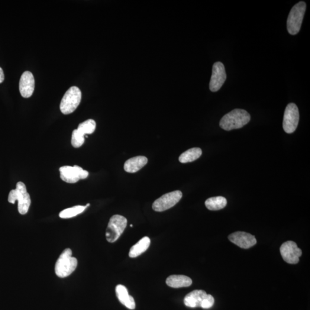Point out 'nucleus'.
<instances>
[{
    "instance_id": "obj_1",
    "label": "nucleus",
    "mask_w": 310,
    "mask_h": 310,
    "mask_svg": "<svg viewBox=\"0 0 310 310\" xmlns=\"http://www.w3.org/2000/svg\"><path fill=\"white\" fill-rule=\"evenodd\" d=\"M251 120V116L244 109H236L225 115L221 119L219 126L227 131L243 128Z\"/></svg>"
},
{
    "instance_id": "obj_2",
    "label": "nucleus",
    "mask_w": 310,
    "mask_h": 310,
    "mask_svg": "<svg viewBox=\"0 0 310 310\" xmlns=\"http://www.w3.org/2000/svg\"><path fill=\"white\" fill-rule=\"evenodd\" d=\"M78 260L72 256V251L70 248L63 251L57 261L55 272L57 276L64 278L70 275L77 267Z\"/></svg>"
},
{
    "instance_id": "obj_3",
    "label": "nucleus",
    "mask_w": 310,
    "mask_h": 310,
    "mask_svg": "<svg viewBox=\"0 0 310 310\" xmlns=\"http://www.w3.org/2000/svg\"><path fill=\"white\" fill-rule=\"evenodd\" d=\"M306 9V3L300 1L293 6L291 10L287 22V30L290 35H295L299 33Z\"/></svg>"
},
{
    "instance_id": "obj_4",
    "label": "nucleus",
    "mask_w": 310,
    "mask_h": 310,
    "mask_svg": "<svg viewBox=\"0 0 310 310\" xmlns=\"http://www.w3.org/2000/svg\"><path fill=\"white\" fill-rule=\"evenodd\" d=\"M82 93L77 86H72L67 90L61 101L60 109L64 115L72 114L81 101Z\"/></svg>"
},
{
    "instance_id": "obj_5",
    "label": "nucleus",
    "mask_w": 310,
    "mask_h": 310,
    "mask_svg": "<svg viewBox=\"0 0 310 310\" xmlns=\"http://www.w3.org/2000/svg\"><path fill=\"white\" fill-rule=\"evenodd\" d=\"M127 219L124 216L116 214L110 219L106 231V238L110 243L117 241L127 226Z\"/></svg>"
},
{
    "instance_id": "obj_6",
    "label": "nucleus",
    "mask_w": 310,
    "mask_h": 310,
    "mask_svg": "<svg viewBox=\"0 0 310 310\" xmlns=\"http://www.w3.org/2000/svg\"><path fill=\"white\" fill-rule=\"evenodd\" d=\"M96 122L94 119H89L78 125L77 129L72 133V144L74 148H79L85 143V135L92 134L95 131Z\"/></svg>"
},
{
    "instance_id": "obj_7",
    "label": "nucleus",
    "mask_w": 310,
    "mask_h": 310,
    "mask_svg": "<svg viewBox=\"0 0 310 310\" xmlns=\"http://www.w3.org/2000/svg\"><path fill=\"white\" fill-rule=\"evenodd\" d=\"M299 112L298 106L294 103H290L284 112L283 127L287 134H292L296 131L299 124Z\"/></svg>"
},
{
    "instance_id": "obj_8",
    "label": "nucleus",
    "mask_w": 310,
    "mask_h": 310,
    "mask_svg": "<svg viewBox=\"0 0 310 310\" xmlns=\"http://www.w3.org/2000/svg\"><path fill=\"white\" fill-rule=\"evenodd\" d=\"M182 193L179 190L166 194L155 201L153 205L154 211L162 212L173 208L182 198Z\"/></svg>"
},
{
    "instance_id": "obj_9",
    "label": "nucleus",
    "mask_w": 310,
    "mask_h": 310,
    "mask_svg": "<svg viewBox=\"0 0 310 310\" xmlns=\"http://www.w3.org/2000/svg\"><path fill=\"white\" fill-rule=\"evenodd\" d=\"M59 172L61 179L68 183H76L89 176L88 171L78 166L61 167Z\"/></svg>"
},
{
    "instance_id": "obj_10",
    "label": "nucleus",
    "mask_w": 310,
    "mask_h": 310,
    "mask_svg": "<svg viewBox=\"0 0 310 310\" xmlns=\"http://www.w3.org/2000/svg\"><path fill=\"white\" fill-rule=\"evenodd\" d=\"M280 251L283 260L290 264L298 263L299 257L302 254V250L298 248L295 242L292 241L284 243L280 248Z\"/></svg>"
},
{
    "instance_id": "obj_11",
    "label": "nucleus",
    "mask_w": 310,
    "mask_h": 310,
    "mask_svg": "<svg viewBox=\"0 0 310 310\" xmlns=\"http://www.w3.org/2000/svg\"><path fill=\"white\" fill-rule=\"evenodd\" d=\"M227 79V74L224 64L220 62L213 64L212 75L209 88L212 92L218 91Z\"/></svg>"
},
{
    "instance_id": "obj_12",
    "label": "nucleus",
    "mask_w": 310,
    "mask_h": 310,
    "mask_svg": "<svg viewBox=\"0 0 310 310\" xmlns=\"http://www.w3.org/2000/svg\"><path fill=\"white\" fill-rule=\"evenodd\" d=\"M16 199L18 201V211L21 215L27 214L31 203L30 195L24 183L19 182L16 185Z\"/></svg>"
},
{
    "instance_id": "obj_13",
    "label": "nucleus",
    "mask_w": 310,
    "mask_h": 310,
    "mask_svg": "<svg viewBox=\"0 0 310 310\" xmlns=\"http://www.w3.org/2000/svg\"><path fill=\"white\" fill-rule=\"evenodd\" d=\"M229 241L243 249H249L257 243L256 237L248 232H236L229 235Z\"/></svg>"
},
{
    "instance_id": "obj_14",
    "label": "nucleus",
    "mask_w": 310,
    "mask_h": 310,
    "mask_svg": "<svg viewBox=\"0 0 310 310\" xmlns=\"http://www.w3.org/2000/svg\"><path fill=\"white\" fill-rule=\"evenodd\" d=\"M35 89V79L33 74L30 72H25L22 74L19 90L22 97L28 98L33 95Z\"/></svg>"
},
{
    "instance_id": "obj_15",
    "label": "nucleus",
    "mask_w": 310,
    "mask_h": 310,
    "mask_svg": "<svg viewBox=\"0 0 310 310\" xmlns=\"http://www.w3.org/2000/svg\"><path fill=\"white\" fill-rule=\"evenodd\" d=\"M207 293L203 290H194L187 294L184 299V303L190 308H201L203 300Z\"/></svg>"
},
{
    "instance_id": "obj_16",
    "label": "nucleus",
    "mask_w": 310,
    "mask_h": 310,
    "mask_svg": "<svg viewBox=\"0 0 310 310\" xmlns=\"http://www.w3.org/2000/svg\"><path fill=\"white\" fill-rule=\"evenodd\" d=\"M116 293L117 298L121 304L130 310H134L136 308L135 300L131 295H129L128 290L126 287L118 284L116 287Z\"/></svg>"
},
{
    "instance_id": "obj_17",
    "label": "nucleus",
    "mask_w": 310,
    "mask_h": 310,
    "mask_svg": "<svg viewBox=\"0 0 310 310\" xmlns=\"http://www.w3.org/2000/svg\"><path fill=\"white\" fill-rule=\"evenodd\" d=\"M148 163V159L143 156L131 158L124 164V169L128 173H135L140 170Z\"/></svg>"
},
{
    "instance_id": "obj_18",
    "label": "nucleus",
    "mask_w": 310,
    "mask_h": 310,
    "mask_svg": "<svg viewBox=\"0 0 310 310\" xmlns=\"http://www.w3.org/2000/svg\"><path fill=\"white\" fill-rule=\"evenodd\" d=\"M192 283V279L185 275L174 274V275L170 276L166 279L167 285L174 289L189 287Z\"/></svg>"
},
{
    "instance_id": "obj_19",
    "label": "nucleus",
    "mask_w": 310,
    "mask_h": 310,
    "mask_svg": "<svg viewBox=\"0 0 310 310\" xmlns=\"http://www.w3.org/2000/svg\"><path fill=\"white\" fill-rule=\"evenodd\" d=\"M151 244L150 238L148 237H144L132 246L129 251V256L131 258H135L139 256L146 251Z\"/></svg>"
},
{
    "instance_id": "obj_20",
    "label": "nucleus",
    "mask_w": 310,
    "mask_h": 310,
    "mask_svg": "<svg viewBox=\"0 0 310 310\" xmlns=\"http://www.w3.org/2000/svg\"><path fill=\"white\" fill-rule=\"evenodd\" d=\"M227 205V199L221 196L212 197L205 201L207 209L212 211H217L224 209Z\"/></svg>"
},
{
    "instance_id": "obj_21",
    "label": "nucleus",
    "mask_w": 310,
    "mask_h": 310,
    "mask_svg": "<svg viewBox=\"0 0 310 310\" xmlns=\"http://www.w3.org/2000/svg\"><path fill=\"white\" fill-rule=\"evenodd\" d=\"M202 154V151L201 148H193L181 154L179 157V160L182 163L193 162V161L199 159L201 156Z\"/></svg>"
},
{
    "instance_id": "obj_22",
    "label": "nucleus",
    "mask_w": 310,
    "mask_h": 310,
    "mask_svg": "<svg viewBox=\"0 0 310 310\" xmlns=\"http://www.w3.org/2000/svg\"><path fill=\"white\" fill-rule=\"evenodd\" d=\"M87 208L88 206L86 205H79L64 209L59 213V217L63 219H68L76 217V216L81 214Z\"/></svg>"
},
{
    "instance_id": "obj_23",
    "label": "nucleus",
    "mask_w": 310,
    "mask_h": 310,
    "mask_svg": "<svg viewBox=\"0 0 310 310\" xmlns=\"http://www.w3.org/2000/svg\"><path fill=\"white\" fill-rule=\"evenodd\" d=\"M214 303V299L211 295L207 294L205 299L203 300L201 308L204 309L211 308Z\"/></svg>"
},
{
    "instance_id": "obj_24",
    "label": "nucleus",
    "mask_w": 310,
    "mask_h": 310,
    "mask_svg": "<svg viewBox=\"0 0 310 310\" xmlns=\"http://www.w3.org/2000/svg\"><path fill=\"white\" fill-rule=\"evenodd\" d=\"M8 200L9 203H12V204H15L16 201L15 189L11 190L10 193H9Z\"/></svg>"
},
{
    "instance_id": "obj_25",
    "label": "nucleus",
    "mask_w": 310,
    "mask_h": 310,
    "mask_svg": "<svg viewBox=\"0 0 310 310\" xmlns=\"http://www.w3.org/2000/svg\"><path fill=\"white\" fill-rule=\"evenodd\" d=\"M5 79L4 73L3 72L2 68L0 67V83H2L4 82Z\"/></svg>"
},
{
    "instance_id": "obj_26",
    "label": "nucleus",
    "mask_w": 310,
    "mask_h": 310,
    "mask_svg": "<svg viewBox=\"0 0 310 310\" xmlns=\"http://www.w3.org/2000/svg\"><path fill=\"white\" fill-rule=\"evenodd\" d=\"M130 227H134V226H133V225H130Z\"/></svg>"
}]
</instances>
